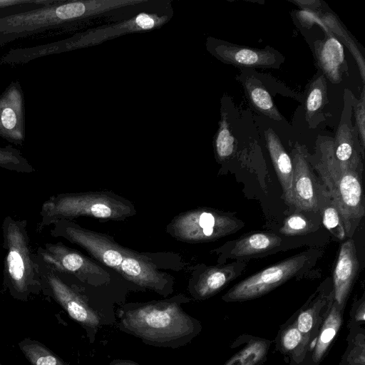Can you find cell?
<instances>
[{
  "label": "cell",
  "mask_w": 365,
  "mask_h": 365,
  "mask_svg": "<svg viewBox=\"0 0 365 365\" xmlns=\"http://www.w3.org/2000/svg\"><path fill=\"white\" fill-rule=\"evenodd\" d=\"M302 339V333L298 330L297 327H292L283 333L282 344L286 350L291 351L300 344Z\"/></svg>",
  "instance_id": "1f68e13d"
},
{
  "label": "cell",
  "mask_w": 365,
  "mask_h": 365,
  "mask_svg": "<svg viewBox=\"0 0 365 365\" xmlns=\"http://www.w3.org/2000/svg\"><path fill=\"white\" fill-rule=\"evenodd\" d=\"M267 349L268 342L267 341L255 340L250 341L224 365H257L264 359Z\"/></svg>",
  "instance_id": "4316f807"
},
{
  "label": "cell",
  "mask_w": 365,
  "mask_h": 365,
  "mask_svg": "<svg viewBox=\"0 0 365 365\" xmlns=\"http://www.w3.org/2000/svg\"><path fill=\"white\" fill-rule=\"evenodd\" d=\"M242 226L243 223L232 214L210 207H198L174 217L166 230L178 241L200 243L218 240Z\"/></svg>",
  "instance_id": "ba28073f"
},
{
  "label": "cell",
  "mask_w": 365,
  "mask_h": 365,
  "mask_svg": "<svg viewBox=\"0 0 365 365\" xmlns=\"http://www.w3.org/2000/svg\"><path fill=\"white\" fill-rule=\"evenodd\" d=\"M207 51L221 62L240 68H278L284 56L277 50L267 46L264 49L242 46L224 40L208 37Z\"/></svg>",
  "instance_id": "4fadbf2b"
},
{
  "label": "cell",
  "mask_w": 365,
  "mask_h": 365,
  "mask_svg": "<svg viewBox=\"0 0 365 365\" xmlns=\"http://www.w3.org/2000/svg\"><path fill=\"white\" fill-rule=\"evenodd\" d=\"M36 252L38 259L55 272L82 282L98 286L110 280L109 273L96 262L61 242L45 243Z\"/></svg>",
  "instance_id": "9c48e42d"
},
{
  "label": "cell",
  "mask_w": 365,
  "mask_h": 365,
  "mask_svg": "<svg viewBox=\"0 0 365 365\" xmlns=\"http://www.w3.org/2000/svg\"><path fill=\"white\" fill-rule=\"evenodd\" d=\"M307 158L337 207L347 237H351L365 213L362 174L336 160L334 139L329 136L319 135L314 153L307 151Z\"/></svg>",
  "instance_id": "277c9868"
},
{
  "label": "cell",
  "mask_w": 365,
  "mask_h": 365,
  "mask_svg": "<svg viewBox=\"0 0 365 365\" xmlns=\"http://www.w3.org/2000/svg\"><path fill=\"white\" fill-rule=\"evenodd\" d=\"M344 105L336 133L334 139V155L342 165L360 174L363 173L364 152L362 150L355 125L351 123L353 96L345 90Z\"/></svg>",
  "instance_id": "5bb4252c"
},
{
  "label": "cell",
  "mask_w": 365,
  "mask_h": 365,
  "mask_svg": "<svg viewBox=\"0 0 365 365\" xmlns=\"http://www.w3.org/2000/svg\"><path fill=\"white\" fill-rule=\"evenodd\" d=\"M282 239L277 235L255 232L234 242L230 251L231 257L240 258L262 254L280 245Z\"/></svg>",
  "instance_id": "7402d4cb"
},
{
  "label": "cell",
  "mask_w": 365,
  "mask_h": 365,
  "mask_svg": "<svg viewBox=\"0 0 365 365\" xmlns=\"http://www.w3.org/2000/svg\"><path fill=\"white\" fill-rule=\"evenodd\" d=\"M314 56L319 71L334 84L347 73L343 46L331 34L314 44Z\"/></svg>",
  "instance_id": "e0dca14e"
},
{
  "label": "cell",
  "mask_w": 365,
  "mask_h": 365,
  "mask_svg": "<svg viewBox=\"0 0 365 365\" xmlns=\"http://www.w3.org/2000/svg\"><path fill=\"white\" fill-rule=\"evenodd\" d=\"M359 266L354 241L349 239L340 247L333 273V295L338 307L344 305L357 275Z\"/></svg>",
  "instance_id": "2e32d148"
},
{
  "label": "cell",
  "mask_w": 365,
  "mask_h": 365,
  "mask_svg": "<svg viewBox=\"0 0 365 365\" xmlns=\"http://www.w3.org/2000/svg\"><path fill=\"white\" fill-rule=\"evenodd\" d=\"M1 230L5 250L4 283L14 297L26 299L42 288L38 258L31 245L27 221L7 215Z\"/></svg>",
  "instance_id": "5b68a950"
},
{
  "label": "cell",
  "mask_w": 365,
  "mask_h": 365,
  "mask_svg": "<svg viewBox=\"0 0 365 365\" xmlns=\"http://www.w3.org/2000/svg\"><path fill=\"white\" fill-rule=\"evenodd\" d=\"M0 168L19 173H31L35 171L22 153L11 145L0 148Z\"/></svg>",
  "instance_id": "83f0119b"
},
{
  "label": "cell",
  "mask_w": 365,
  "mask_h": 365,
  "mask_svg": "<svg viewBox=\"0 0 365 365\" xmlns=\"http://www.w3.org/2000/svg\"><path fill=\"white\" fill-rule=\"evenodd\" d=\"M297 16L299 21L303 24L304 26H312L314 24L320 26V27L323 29V31L327 34V35L330 34L331 33L327 28V26L324 24L322 21L320 19V16H318L315 11H309V10H301L298 11L297 13Z\"/></svg>",
  "instance_id": "d6a6232c"
},
{
  "label": "cell",
  "mask_w": 365,
  "mask_h": 365,
  "mask_svg": "<svg viewBox=\"0 0 365 365\" xmlns=\"http://www.w3.org/2000/svg\"><path fill=\"white\" fill-rule=\"evenodd\" d=\"M242 264L232 263L205 269L190 286L192 295L199 299L208 298L221 290L240 274Z\"/></svg>",
  "instance_id": "ac0fdd59"
},
{
  "label": "cell",
  "mask_w": 365,
  "mask_h": 365,
  "mask_svg": "<svg viewBox=\"0 0 365 365\" xmlns=\"http://www.w3.org/2000/svg\"><path fill=\"white\" fill-rule=\"evenodd\" d=\"M320 16L321 20L329 32L339 41H341L349 50L359 67L363 83L365 81V61L354 40L343 28L336 17L331 13H325Z\"/></svg>",
  "instance_id": "603a6c76"
},
{
  "label": "cell",
  "mask_w": 365,
  "mask_h": 365,
  "mask_svg": "<svg viewBox=\"0 0 365 365\" xmlns=\"http://www.w3.org/2000/svg\"><path fill=\"white\" fill-rule=\"evenodd\" d=\"M240 81L252 108L272 120L279 121L282 119L269 93L260 80L254 75L247 74L244 70Z\"/></svg>",
  "instance_id": "ffe728a7"
},
{
  "label": "cell",
  "mask_w": 365,
  "mask_h": 365,
  "mask_svg": "<svg viewBox=\"0 0 365 365\" xmlns=\"http://www.w3.org/2000/svg\"><path fill=\"white\" fill-rule=\"evenodd\" d=\"M266 145L272 163L281 184L284 200L292 205L293 165L290 155L282 144L280 139L270 128L264 131Z\"/></svg>",
  "instance_id": "d6986e66"
},
{
  "label": "cell",
  "mask_w": 365,
  "mask_h": 365,
  "mask_svg": "<svg viewBox=\"0 0 365 365\" xmlns=\"http://www.w3.org/2000/svg\"><path fill=\"white\" fill-rule=\"evenodd\" d=\"M109 365H139L135 362L125 359H116L113 361Z\"/></svg>",
  "instance_id": "d590c367"
},
{
  "label": "cell",
  "mask_w": 365,
  "mask_h": 365,
  "mask_svg": "<svg viewBox=\"0 0 365 365\" xmlns=\"http://www.w3.org/2000/svg\"><path fill=\"white\" fill-rule=\"evenodd\" d=\"M132 202L110 191L60 193L51 196L41 205L38 230L54 222L79 217L122 221L134 216Z\"/></svg>",
  "instance_id": "8992f818"
},
{
  "label": "cell",
  "mask_w": 365,
  "mask_h": 365,
  "mask_svg": "<svg viewBox=\"0 0 365 365\" xmlns=\"http://www.w3.org/2000/svg\"><path fill=\"white\" fill-rule=\"evenodd\" d=\"M307 260L308 255L301 253L268 267L235 284L222 299L237 302L259 297L293 277Z\"/></svg>",
  "instance_id": "30bf717a"
},
{
  "label": "cell",
  "mask_w": 365,
  "mask_h": 365,
  "mask_svg": "<svg viewBox=\"0 0 365 365\" xmlns=\"http://www.w3.org/2000/svg\"><path fill=\"white\" fill-rule=\"evenodd\" d=\"M188 300L179 294L165 300L125 304L119 311L120 328L149 344L180 346L196 333V321L180 305Z\"/></svg>",
  "instance_id": "3957f363"
},
{
  "label": "cell",
  "mask_w": 365,
  "mask_h": 365,
  "mask_svg": "<svg viewBox=\"0 0 365 365\" xmlns=\"http://www.w3.org/2000/svg\"><path fill=\"white\" fill-rule=\"evenodd\" d=\"M19 346L31 365H66L48 348L38 341L26 339Z\"/></svg>",
  "instance_id": "d4e9b609"
},
{
  "label": "cell",
  "mask_w": 365,
  "mask_h": 365,
  "mask_svg": "<svg viewBox=\"0 0 365 365\" xmlns=\"http://www.w3.org/2000/svg\"><path fill=\"white\" fill-rule=\"evenodd\" d=\"M52 225L51 236L78 245L125 279L165 296L173 292L172 277L160 271L148 255L125 247L112 236L82 227L73 220H58Z\"/></svg>",
  "instance_id": "6da1fadb"
},
{
  "label": "cell",
  "mask_w": 365,
  "mask_h": 365,
  "mask_svg": "<svg viewBox=\"0 0 365 365\" xmlns=\"http://www.w3.org/2000/svg\"><path fill=\"white\" fill-rule=\"evenodd\" d=\"M338 307L334 303L324 323L313 354L315 361L321 360L339 329L341 317Z\"/></svg>",
  "instance_id": "cb8c5ba5"
},
{
  "label": "cell",
  "mask_w": 365,
  "mask_h": 365,
  "mask_svg": "<svg viewBox=\"0 0 365 365\" xmlns=\"http://www.w3.org/2000/svg\"><path fill=\"white\" fill-rule=\"evenodd\" d=\"M133 0H56L26 11L0 17V45L48 30L65 29L92 19L120 16Z\"/></svg>",
  "instance_id": "7a4b0ae2"
},
{
  "label": "cell",
  "mask_w": 365,
  "mask_h": 365,
  "mask_svg": "<svg viewBox=\"0 0 365 365\" xmlns=\"http://www.w3.org/2000/svg\"><path fill=\"white\" fill-rule=\"evenodd\" d=\"M292 2L297 4L304 10L312 11L320 6V1H292Z\"/></svg>",
  "instance_id": "e575fe53"
},
{
  "label": "cell",
  "mask_w": 365,
  "mask_h": 365,
  "mask_svg": "<svg viewBox=\"0 0 365 365\" xmlns=\"http://www.w3.org/2000/svg\"><path fill=\"white\" fill-rule=\"evenodd\" d=\"M174 15L170 1H158L136 14L111 23L88 29L67 39L54 43L57 53L97 46L120 36L159 29Z\"/></svg>",
  "instance_id": "52a82bcc"
},
{
  "label": "cell",
  "mask_w": 365,
  "mask_h": 365,
  "mask_svg": "<svg viewBox=\"0 0 365 365\" xmlns=\"http://www.w3.org/2000/svg\"><path fill=\"white\" fill-rule=\"evenodd\" d=\"M313 228L312 224L302 214L294 213L284 219L279 232L287 236L308 233Z\"/></svg>",
  "instance_id": "f546056e"
},
{
  "label": "cell",
  "mask_w": 365,
  "mask_h": 365,
  "mask_svg": "<svg viewBox=\"0 0 365 365\" xmlns=\"http://www.w3.org/2000/svg\"><path fill=\"white\" fill-rule=\"evenodd\" d=\"M327 102V80L319 71L307 85L304 98L305 118L310 128L324 120L322 110Z\"/></svg>",
  "instance_id": "44dd1931"
},
{
  "label": "cell",
  "mask_w": 365,
  "mask_h": 365,
  "mask_svg": "<svg viewBox=\"0 0 365 365\" xmlns=\"http://www.w3.org/2000/svg\"><path fill=\"white\" fill-rule=\"evenodd\" d=\"M221 113V119L214 140L215 156L220 162L228 159L235 150V138L231 133L227 115L222 110Z\"/></svg>",
  "instance_id": "484cf974"
},
{
  "label": "cell",
  "mask_w": 365,
  "mask_h": 365,
  "mask_svg": "<svg viewBox=\"0 0 365 365\" xmlns=\"http://www.w3.org/2000/svg\"><path fill=\"white\" fill-rule=\"evenodd\" d=\"M364 90L361 93L359 99L353 96L352 109L356 119L355 127L356 128L359 140L362 150L365 148V101Z\"/></svg>",
  "instance_id": "4dcf8cb0"
},
{
  "label": "cell",
  "mask_w": 365,
  "mask_h": 365,
  "mask_svg": "<svg viewBox=\"0 0 365 365\" xmlns=\"http://www.w3.org/2000/svg\"><path fill=\"white\" fill-rule=\"evenodd\" d=\"M38 262L41 290L52 297L73 319L83 326L96 328L100 324V316L88 305L85 298L65 280L63 274L46 266L38 258Z\"/></svg>",
  "instance_id": "7c38bea8"
},
{
  "label": "cell",
  "mask_w": 365,
  "mask_h": 365,
  "mask_svg": "<svg viewBox=\"0 0 365 365\" xmlns=\"http://www.w3.org/2000/svg\"><path fill=\"white\" fill-rule=\"evenodd\" d=\"M314 312L312 309L303 311L298 317L297 327L301 333H308L313 327Z\"/></svg>",
  "instance_id": "836d02e7"
},
{
  "label": "cell",
  "mask_w": 365,
  "mask_h": 365,
  "mask_svg": "<svg viewBox=\"0 0 365 365\" xmlns=\"http://www.w3.org/2000/svg\"><path fill=\"white\" fill-rule=\"evenodd\" d=\"M307 148L297 142L291 152L293 165L292 205L303 211L322 210L331 200L313 172L307 158Z\"/></svg>",
  "instance_id": "8fae6325"
},
{
  "label": "cell",
  "mask_w": 365,
  "mask_h": 365,
  "mask_svg": "<svg viewBox=\"0 0 365 365\" xmlns=\"http://www.w3.org/2000/svg\"><path fill=\"white\" fill-rule=\"evenodd\" d=\"M322 222L324 227L336 238L343 240L347 237L341 216L331 200L322 210Z\"/></svg>",
  "instance_id": "f1b7e54d"
},
{
  "label": "cell",
  "mask_w": 365,
  "mask_h": 365,
  "mask_svg": "<svg viewBox=\"0 0 365 365\" xmlns=\"http://www.w3.org/2000/svg\"><path fill=\"white\" fill-rule=\"evenodd\" d=\"M356 317L357 320H361V321L364 320V303L361 304V307H359V310L357 311Z\"/></svg>",
  "instance_id": "8d00e7d4"
},
{
  "label": "cell",
  "mask_w": 365,
  "mask_h": 365,
  "mask_svg": "<svg viewBox=\"0 0 365 365\" xmlns=\"http://www.w3.org/2000/svg\"><path fill=\"white\" fill-rule=\"evenodd\" d=\"M0 138L20 146L25 141L24 96L18 81L0 95Z\"/></svg>",
  "instance_id": "9a60e30c"
}]
</instances>
